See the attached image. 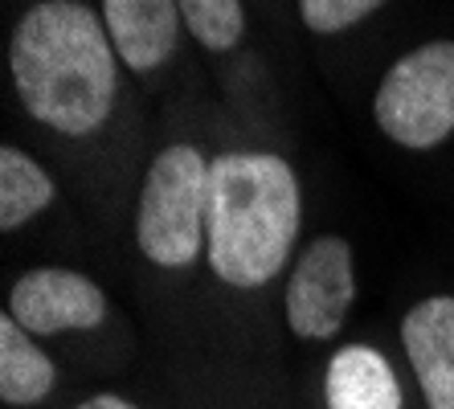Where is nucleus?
Here are the masks:
<instances>
[{
	"instance_id": "nucleus-1",
	"label": "nucleus",
	"mask_w": 454,
	"mask_h": 409,
	"mask_svg": "<svg viewBox=\"0 0 454 409\" xmlns=\"http://www.w3.org/2000/svg\"><path fill=\"white\" fill-rule=\"evenodd\" d=\"M303 180L275 147H217L209 177L205 283L233 303H262L303 246Z\"/></svg>"
},
{
	"instance_id": "nucleus-2",
	"label": "nucleus",
	"mask_w": 454,
	"mask_h": 409,
	"mask_svg": "<svg viewBox=\"0 0 454 409\" xmlns=\"http://www.w3.org/2000/svg\"><path fill=\"white\" fill-rule=\"evenodd\" d=\"M9 83L21 111L53 139L103 136L119 111L123 66L98 9L86 0H33L9 33Z\"/></svg>"
},
{
	"instance_id": "nucleus-3",
	"label": "nucleus",
	"mask_w": 454,
	"mask_h": 409,
	"mask_svg": "<svg viewBox=\"0 0 454 409\" xmlns=\"http://www.w3.org/2000/svg\"><path fill=\"white\" fill-rule=\"evenodd\" d=\"M213 152L197 139H168L148 156L131 201V246L164 287L205 279Z\"/></svg>"
},
{
	"instance_id": "nucleus-4",
	"label": "nucleus",
	"mask_w": 454,
	"mask_h": 409,
	"mask_svg": "<svg viewBox=\"0 0 454 409\" xmlns=\"http://www.w3.org/2000/svg\"><path fill=\"white\" fill-rule=\"evenodd\" d=\"M372 127L397 152H438L454 139V37L405 50L372 90Z\"/></svg>"
},
{
	"instance_id": "nucleus-5",
	"label": "nucleus",
	"mask_w": 454,
	"mask_h": 409,
	"mask_svg": "<svg viewBox=\"0 0 454 409\" xmlns=\"http://www.w3.org/2000/svg\"><path fill=\"white\" fill-rule=\"evenodd\" d=\"M4 311L58 352V344L78 340H127V319L111 291L90 271L66 263H37L12 274L4 291Z\"/></svg>"
},
{
	"instance_id": "nucleus-6",
	"label": "nucleus",
	"mask_w": 454,
	"mask_h": 409,
	"mask_svg": "<svg viewBox=\"0 0 454 409\" xmlns=\"http://www.w3.org/2000/svg\"><path fill=\"white\" fill-rule=\"evenodd\" d=\"M360 299L356 246L348 233L319 230L303 238L278 291L283 332L299 348H336Z\"/></svg>"
},
{
	"instance_id": "nucleus-7",
	"label": "nucleus",
	"mask_w": 454,
	"mask_h": 409,
	"mask_svg": "<svg viewBox=\"0 0 454 409\" xmlns=\"http://www.w3.org/2000/svg\"><path fill=\"white\" fill-rule=\"evenodd\" d=\"M316 409H422L402 352L352 336L324 352L316 373Z\"/></svg>"
},
{
	"instance_id": "nucleus-8",
	"label": "nucleus",
	"mask_w": 454,
	"mask_h": 409,
	"mask_svg": "<svg viewBox=\"0 0 454 409\" xmlns=\"http://www.w3.org/2000/svg\"><path fill=\"white\" fill-rule=\"evenodd\" d=\"M397 352L422 409H454V291H430L405 307Z\"/></svg>"
},
{
	"instance_id": "nucleus-9",
	"label": "nucleus",
	"mask_w": 454,
	"mask_h": 409,
	"mask_svg": "<svg viewBox=\"0 0 454 409\" xmlns=\"http://www.w3.org/2000/svg\"><path fill=\"white\" fill-rule=\"evenodd\" d=\"M98 17L119 53V66L136 78H156L176 58L184 17L176 0H98Z\"/></svg>"
},
{
	"instance_id": "nucleus-10",
	"label": "nucleus",
	"mask_w": 454,
	"mask_h": 409,
	"mask_svg": "<svg viewBox=\"0 0 454 409\" xmlns=\"http://www.w3.org/2000/svg\"><path fill=\"white\" fill-rule=\"evenodd\" d=\"M66 393V368L45 340L29 336L9 311H0V405L50 409Z\"/></svg>"
},
{
	"instance_id": "nucleus-11",
	"label": "nucleus",
	"mask_w": 454,
	"mask_h": 409,
	"mask_svg": "<svg viewBox=\"0 0 454 409\" xmlns=\"http://www.w3.org/2000/svg\"><path fill=\"white\" fill-rule=\"evenodd\" d=\"M66 205L62 185L21 144L0 147V233L17 238Z\"/></svg>"
},
{
	"instance_id": "nucleus-12",
	"label": "nucleus",
	"mask_w": 454,
	"mask_h": 409,
	"mask_svg": "<svg viewBox=\"0 0 454 409\" xmlns=\"http://www.w3.org/2000/svg\"><path fill=\"white\" fill-rule=\"evenodd\" d=\"M184 29L205 53H233L246 42V4L242 0H176Z\"/></svg>"
},
{
	"instance_id": "nucleus-13",
	"label": "nucleus",
	"mask_w": 454,
	"mask_h": 409,
	"mask_svg": "<svg viewBox=\"0 0 454 409\" xmlns=\"http://www.w3.org/2000/svg\"><path fill=\"white\" fill-rule=\"evenodd\" d=\"M389 0H295L299 21L311 37H340V33L356 29L369 17H377Z\"/></svg>"
},
{
	"instance_id": "nucleus-14",
	"label": "nucleus",
	"mask_w": 454,
	"mask_h": 409,
	"mask_svg": "<svg viewBox=\"0 0 454 409\" xmlns=\"http://www.w3.org/2000/svg\"><path fill=\"white\" fill-rule=\"evenodd\" d=\"M66 409H152V405H144V401L123 393V389L98 385V389H82L78 397H70Z\"/></svg>"
},
{
	"instance_id": "nucleus-15",
	"label": "nucleus",
	"mask_w": 454,
	"mask_h": 409,
	"mask_svg": "<svg viewBox=\"0 0 454 409\" xmlns=\"http://www.w3.org/2000/svg\"><path fill=\"white\" fill-rule=\"evenodd\" d=\"M266 409H286V405H266Z\"/></svg>"
}]
</instances>
